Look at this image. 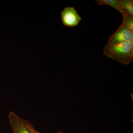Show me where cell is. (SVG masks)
Masks as SVG:
<instances>
[{
	"instance_id": "6",
	"label": "cell",
	"mask_w": 133,
	"mask_h": 133,
	"mask_svg": "<svg viewBox=\"0 0 133 133\" xmlns=\"http://www.w3.org/2000/svg\"><path fill=\"white\" fill-rule=\"evenodd\" d=\"M123 17V22L133 34V15L125 12L122 14Z\"/></svg>"
},
{
	"instance_id": "8",
	"label": "cell",
	"mask_w": 133,
	"mask_h": 133,
	"mask_svg": "<svg viewBox=\"0 0 133 133\" xmlns=\"http://www.w3.org/2000/svg\"><path fill=\"white\" fill-rule=\"evenodd\" d=\"M24 123H25V125L27 128L29 129V131H30V132L31 133H42L41 132H38V131L36 130L34 128L33 125L31 124L30 122L29 121L26 120H24ZM56 133H64L63 132H58Z\"/></svg>"
},
{
	"instance_id": "1",
	"label": "cell",
	"mask_w": 133,
	"mask_h": 133,
	"mask_svg": "<svg viewBox=\"0 0 133 133\" xmlns=\"http://www.w3.org/2000/svg\"><path fill=\"white\" fill-rule=\"evenodd\" d=\"M103 54L124 65L129 64L133 61V41L115 45L107 43L104 48Z\"/></svg>"
},
{
	"instance_id": "4",
	"label": "cell",
	"mask_w": 133,
	"mask_h": 133,
	"mask_svg": "<svg viewBox=\"0 0 133 133\" xmlns=\"http://www.w3.org/2000/svg\"><path fill=\"white\" fill-rule=\"evenodd\" d=\"M8 118L13 133H31L26 127L24 119L21 118L15 112H10Z\"/></svg>"
},
{
	"instance_id": "3",
	"label": "cell",
	"mask_w": 133,
	"mask_h": 133,
	"mask_svg": "<svg viewBox=\"0 0 133 133\" xmlns=\"http://www.w3.org/2000/svg\"><path fill=\"white\" fill-rule=\"evenodd\" d=\"M62 20L64 26L73 27L77 26L82 18L74 8L65 7L61 12Z\"/></svg>"
},
{
	"instance_id": "2",
	"label": "cell",
	"mask_w": 133,
	"mask_h": 133,
	"mask_svg": "<svg viewBox=\"0 0 133 133\" xmlns=\"http://www.w3.org/2000/svg\"><path fill=\"white\" fill-rule=\"evenodd\" d=\"M133 41V34L122 22L117 30L108 40V43L115 45L126 41Z\"/></svg>"
},
{
	"instance_id": "5",
	"label": "cell",
	"mask_w": 133,
	"mask_h": 133,
	"mask_svg": "<svg viewBox=\"0 0 133 133\" xmlns=\"http://www.w3.org/2000/svg\"><path fill=\"white\" fill-rule=\"evenodd\" d=\"M96 2L99 5H106L114 8L121 14L125 12L122 8L121 0H96Z\"/></svg>"
},
{
	"instance_id": "7",
	"label": "cell",
	"mask_w": 133,
	"mask_h": 133,
	"mask_svg": "<svg viewBox=\"0 0 133 133\" xmlns=\"http://www.w3.org/2000/svg\"><path fill=\"white\" fill-rule=\"evenodd\" d=\"M122 8L128 14L133 15V0H121Z\"/></svg>"
}]
</instances>
